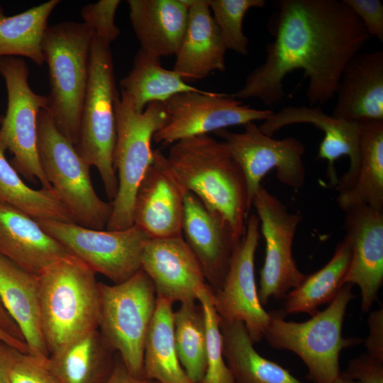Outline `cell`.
Returning a JSON list of instances; mask_svg holds the SVG:
<instances>
[{
	"instance_id": "cell-1",
	"label": "cell",
	"mask_w": 383,
	"mask_h": 383,
	"mask_svg": "<svg viewBox=\"0 0 383 383\" xmlns=\"http://www.w3.org/2000/svg\"><path fill=\"white\" fill-rule=\"evenodd\" d=\"M276 4L269 25L274 40L266 45L265 60L231 94L273 105L284 98L286 76L301 69L309 79L310 106H321L335 96L345 66L370 36L342 1L279 0Z\"/></svg>"
},
{
	"instance_id": "cell-2",
	"label": "cell",
	"mask_w": 383,
	"mask_h": 383,
	"mask_svg": "<svg viewBox=\"0 0 383 383\" xmlns=\"http://www.w3.org/2000/svg\"><path fill=\"white\" fill-rule=\"evenodd\" d=\"M167 158L185 191L221 215L240 240L250 210L246 182L224 143L209 134L183 139L170 146Z\"/></svg>"
},
{
	"instance_id": "cell-3",
	"label": "cell",
	"mask_w": 383,
	"mask_h": 383,
	"mask_svg": "<svg viewBox=\"0 0 383 383\" xmlns=\"http://www.w3.org/2000/svg\"><path fill=\"white\" fill-rule=\"evenodd\" d=\"M95 275L73 255L36 275L41 328L49 355L98 329L100 296Z\"/></svg>"
},
{
	"instance_id": "cell-4",
	"label": "cell",
	"mask_w": 383,
	"mask_h": 383,
	"mask_svg": "<svg viewBox=\"0 0 383 383\" xmlns=\"http://www.w3.org/2000/svg\"><path fill=\"white\" fill-rule=\"evenodd\" d=\"M353 284H343L323 311L304 322L287 321L280 311H272L263 338L273 348L297 355L308 368L307 377L313 383H333L340 372L341 351L359 345V338L343 336L344 317L355 297Z\"/></svg>"
},
{
	"instance_id": "cell-5",
	"label": "cell",
	"mask_w": 383,
	"mask_h": 383,
	"mask_svg": "<svg viewBox=\"0 0 383 383\" xmlns=\"http://www.w3.org/2000/svg\"><path fill=\"white\" fill-rule=\"evenodd\" d=\"M93 31L83 23L48 26L43 49L49 70L47 109L60 132L74 145L88 84Z\"/></svg>"
},
{
	"instance_id": "cell-6",
	"label": "cell",
	"mask_w": 383,
	"mask_h": 383,
	"mask_svg": "<svg viewBox=\"0 0 383 383\" xmlns=\"http://www.w3.org/2000/svg\"><path fill=\"white\" fill-rule=\"evenodd\" d=\"M118 96L110 44L94 35L88 84L74 146L85 162L97 169L111 201L118 191L113 155L116 139L115 104Z\"/></svg>"
},
{
	"instance_id": "cell-7",
	"label": "cell",
	"mask_w": 383,
	"mask_h": 383,
	"mask_svg": "<svg viewBox=\"0 0 383 383\" xmlns=\"http://www.w3.org/2000/svg\"><path fill=\"white\" fill-rule=\"evenodd\" d=\"M116 139L113 155L118 178V191L106 229L121 231L133 226V209L135 194L153 159L154 134L165 125V103L149 104L143 111L135 110L123 94L115 104Z\"/></svg>"
},
{
	"instance_id": "cell-8",
	"label": "cell",
	"mask_w": 383,
	"mask_h": 383,
	"mask_svg": "<svg viewBox=\"0 0 383 383\" xmlns=\"http://www.w3.org/2000/svg\"><path fill=\"white\" fill-rule=\"evenodd\" d=\"M38 149L47 179L71 212L75 223L105 230L112 202H106L97 195L90 177V166L58 129L47 108L38 116Z\"/></svg>"
},
{
	"instance_id": "cell-9",
	"label": "cell",
	"mask_w": 383,
	"mask_h": 383,
	"mask_svg": "<svg viewBox=\"0 0 383 383\" xmlns=\"http://www.w3.org/2000/svg\"><path fill=\"white\" fill-rule=\"evenodd\" d=\"M99 331L129 372L144 379V343L157 304L151 279L140 269L121 283L99 282Z\"/></svg>"
},
{
	"instance_id": "cell-10",
	"label": "cell",
	"mask_w": 383,
	"mask_h": 383,
	"mask_svg": "<svg viewBox=\"0 0 383 383\" xmlns=\"http://www.w3.org/2000/svg\"><path fill=\"white\" fill-rule=\"evenodd\" d=\"M28 67L21 57H0V75L7 92V109L0 119V135L13 155L11 164L28 181L35 179L43 188L52 190L38 155V121L47 108L48 98L33 91L28 83Z\"/></svg>"
},
{
	"instance_id": "cell-11",
	"label": "cell",
	"mask_w": 383,
	"mask_h": 383,
	"mask_svg": "<svg viewBox=\"0 0 383 383\" xmlns=\"http://www.w3.org/2000/svg\"><path fill=\"white\" fill-rule=\"evenodd\" d=\"M36 221L48 235L96 274L104 275L114 284L128 279L141 269L143 250L150 239L135 225L124 230L109 231L74 223Z\"/></svg>"
},
{
	"instance_id": "cell-12",
	"label": "cell",
	"mask_w": 383,
	"mask_h": 383,
	"mask_svg": "<svg viewBox=\"0 0 383 383\" xmlns=\"http://www.w3.org/2000/svg\"><path fill=\"white\" fill-rule=\"evenodd\" d=\"M244 126L241 133L221 129L214 133L223 139L243 173L250 209L255 195L262 187V179L271 170H276L277 177L282 184L294 189H301L306 181L304 144L294 137L275 139L267 135L254 122Z\"/></svg>"
},
{
	"instance_id": "cell-13",
	"label": "cell",
	"mask_w": 383,
	"mask_h": 383,
	"mask_svg": "<svg viewBox=\"0 0 383 383\" xmlns=\"http://www.w3.org/2000/svg\"><path fill=\"white\" fill-rule=\"evenodd\" d=\"M252 206L265 241L257 289L260 301L265 306L271 298L284 299L306 277L299 270L292 255V245L302 215L300 211H289L279 199L263 187L255 195Z\"/></svg>"
},
{
	"instance_id": "cell-14",
	"label": "cell",
	"mask_w": 383,
	"mask_h": 383,
	"mask_svg": "<svg viewBox=\"0 0 383 383\" xmlns=\"http://www.w3.org/2000/svg\"><path fill=\"white\" fill-rule=\"evenodd\" d=\"M167 121L153 136L155 143H174L221 129L265 121L272 110H260L244 105L231 94L200 90L177 94L165 102Z\"/></svg>"
},
{
	"instance_id": "cell-15",
	"label": "cell",
	"mask_w": 383,
	"mask_h": 383,
	"mask_svg": "<svg viewBox=\"0 0 383 383\" xmlns=\"http://www.w3.org/2000/svg\"><path fill=\"white\" fill-rule=\"evenodd\" d=\"M295 123H309L324 133L318 157L328 163L327 176L338 194L350 188L360 163V124L336 118L325 113L321 106L283 108L259 126L267 135Z\"/></svg>"
},
{
	"instance_id": "cell-16",
	"label": "cell",
	"mask_w": 383,
	"mask_h": 383,
	"mask_svg": "<svg viewBox=\"0 0 383 383\" xmlns=\"http://www.w3.org/2000/svg\"><path fill=\"white\" fill-rule=\"evenodd\" d=\"M260 236L256 213L248 216L245 233L235 245L221 289L211 293L213 306L222 320L244 323L252 341L262 340L270 313L261 304L255 277V255Z\"/></svg>"
},
{
	"instance_id": "cell-17",
	"label": "cell",
	"mask_w": 383,
	"mask_h": 383,
	"mask_svg": "<svg viewBox=\"0 0 383 383\" xmlns=\"http://www.w3.org/2000/svg\"><path fill=\"white\" fill-rule=\"evenodd\" d=\"M187 192L170 170L167 156L153 150V159L137 189L133 225L150 239L182 236Z\"/></svg>"
},
{
	"instance_id": "cell-18",
	"label": "cell",
	"mask_w": 383,
	"mask_h": 383,
	"mask_svg": "<svg viewBox=\"0 0 383 383\" xmlns=\"http://www.w3.org/2000/svg\"><path fill=\"white\" fill-rule=\"evenodd\" d=\"M182 237L203 271L213 293L221 289L238 240L229 223L199 198L187 192Z\"/></svg>"
},
{
	"instance_id": "cell-19",
	"label": "cell",
	"mask_w": 383,
	"mask_h": 383,
	"mask_svg": "<svg viewBox=\"0 0 383 383\" xmlns=\"http://www.w3.org/2000/svg\"><path fill=\"white\" fill-rule=\"evenodd\" d=\"M344 212L351 257L343 285L359 287L362 311L367 313L383 283V211L363 205Z\"/></svg>"
},
{
	"instance_id": "cell-20",
	"label": "cell",
	"mask_w": 383,
	"mask_h": 383,
	"mask_svg": "<svg viewBox=\"0 0 383 383\" xmlns=\"http://www.w3.org/2000/svg\"><path fill=\"white\" fill-rule=\"evenodd\" d=\"M141 270L151 279L157 296L172 303L195 302L199 292L208 285L182 236L150 239L143 250Z\"/></svg>"
},
{
	"instance_id": "cell-21",
	"label": "cell",
	"mask_w": 383,
	"mask_h": 383,
	"mask_svg": "<svg viewBox=\"0 0 383 383\" xmlns=\"http://www.w3.org/2000/svg\"><path fill=\"white\" fill-rule=\"evenodd\" d=\"M332 116L349 121H383V51L360 52L345 66Z\"/></svg>"
},
{
	"instance_id": "cell-22",
	"label": "cell",
	"mask_w": 383,
	"mask_h": 383,
	"mask_svg": "<svg viewBox=\"0 0 383 383\" xmlns=\"http://www.w3.org/2000/svg\"><path fill=\"white\" fill-rule=\"evenodd\" d=\"M0 255L37 275L72 254L35 219L0 204Z\"/></svg>"
},
{
	"instance_id": "cell-23",
	"label": "cell",
	"mask_w": 383,
	"mask_h": 383,
	"mask_svg": "<svg viewBox=\"0 0 383 383\" xmlns=\"http://www.w3.org/2000/svg\"><path fill=\"white\" fill-rule=\"evenodd\" d=\"M226 50L208 0H197L189 9L172 70L186 82L205 78L215 71L224 72Z\"/></svg>"
},
{
	"instance_id": "cell-24",
	"label": "cell",
	"mask_w": 383,
	"mask_h": 383,
	"mask_svg": "<svg viewBox=\"0 0 383 383\" xmlns=\"http://www.w3.org/2000/svg\"><path fill=\"white\" fill-rule=\"evenodd\" d=\"M0 301L20 329L28 355L46 365L49 353L41 328L36 275L1 255Z\"/></svg>"
},
{
	"instance_id": "cell-25",
	"label": "cell",
	"mask_w": 383,
	"mask_h": 383,
	"mask_svg": "<svg viewBox=\"0 0 383 383\" xmlns=\"http://www.w3.org/2000/svg\"><path fill=\"white\" fill-rule=\"evenodd\" d=\"M127 4L140 48L160 57L175 55L189 12L179 0H128Z\"/></svg>"
},
{
	"instance_id": "cell-26",
	"label": "cell",
	"mask_w": 383,
	"mask_h": 383,
	"mask_svg": "<svg viewBox=\"0 0 383 383\" xmlns=\"http://www.w3.org/2000/svg\"><path fill=\"white\" fill-rule=\"evenodd\" d=\"M114 353L96 329L50 353L46 367L59 383H106Z\"/></svg>"
},
{
	"instance_id": "cell-27",
	"label": "cell",
	"mask_w": 383,
	"mask_h": 383,
	"mask_svg": "<svg viewBox=\"0 0 383 383\" xmlns=\"http://www.w3.org/2000/svg\"><path fill=\"white\" fill-rule=\"evenodd\" d=\"M360 124V163L353 184L338 194L337 203L345 211L367 206L383 211V121Z\"/></svg>"
},
{
	"instance_id": "cell-28",
	"label": "cell",
	"mask_w": 383,
	"mask_h": 383,
	"mask_svg": "<svg viewBox=\"0 0 383 383\" xmlns=\"http://www.w3.org/2000/svg\"><path fill=\"white\" fill-rule=\"evenodd\" d=\"M223 355L233 383H304L288 370L260 355L244 323L221 319Z\"/></svg>"
},
{
	"instance_id": "cell-29",
	"label": "cell",
	"mask_w": 383,
	"mask_h": 383,
	"mask_svg": "<svg viewBox=\"0 0 383 383\" xmlns=\"http://www.w3.org/2000/svg\"><path fill=\"white\" fill-rule=\"evenodd\" d=\"M172 305L170 301L157 296L156 309L144 343V379L158 383H192L177 353Z\"/></svg>"
},
{
	"instance_id": "cell-30",
	"label": "cell",
	"mask_w": 383,
	"mask_h": 383,
	"mask_svg": "<svg viewBox=\"0 0 383 383\" xmlns=\"http://www.w3.org/2000/svg\"><path fill=\"white\" fill-rule=\"evenodd\" d=\"M121 94L132 101L135 110L144 111L153 102L165 103L174 95L201 89L189 85L174 71L162 67L160 57L142 48L137 52L133 67L120 82Z\"/></svg>"
},
{
	"instance_id": "cell-31",
	"label": "cell",
	"mask_w": 383,
	"mask_h": 383,
	"mask_svg": "<svg viewBox=\"0 0 383 383\" xmlns=\"http://www.w3.org/2000/svg\"><path fill=\"white\" fill-rule=\"evenodd\" d=\"M60 2L50 0L13 16H6L0 6V57H26L41 66L48 18Z\"/></svg>"
},
{
	"instance_id": "cell-32",
	"label": "cell",
	"mask_w": 383,
	"mask_h": 383,
	"mask_svg": "<svg viewBox=\"0 0 383 383\" xmlns=\"http://www.w3.org/2000/svg\"><path fill=\"white\" fill-rule=\"evenodd\" d=\"M350 257V242L345 235L328 263L317 272L306 274L297 287L288 292L282 310L283 315L306 313L312 316L320 306L331 302L343 286Z\"/></svg>"
},
{
	"instance_id": "cell-33",
	"label": "cell",
	"mask_w": 383,
	"mask_h": 383,
	"mask_svg": "<svg viewBox=\"0 0 383 383\" xmlns=\"http://www.w3.org/2000/svg\"><path fill=\"white\" fill-rule=\"evenodd\" d=\"M7 150L0 135V204L9 206L35 220L74 223V219L55 191L33 189L21 178L5 155Z\"/></svg>"
},
{
	"instance_id": "cell-34",
	"label": "cell",
	"mask_w": 383,
	"mask_h": 383,
	"mask_svg": "<svg viewBox=\"0 0 383 383\" xmlns=\"http://www.w3.org/2000/svg\"><path fill=\"white\" fill-rule=\"evenodd\" d=\"M174 344L179 362L192 383H198L206 370V328L201 304H181L173 312Z\"/></svg>"
},
{
	"instance_id": "cell-35",
	"label": "cell",
	"mask_w": 383,
	"mask_h": 383,
	"mask_svg": "<svg viewBox=\"0 0 383 383\" xmlns=\"http://www.w3.org/2000/svg\"><path fill=\"white\" fill-rule=\"evenodd\" d=\"M213 18L220 30L226 50L239 55L248 54L249 40L243 24L246 13L252 8H263L265 0H208Z\"/></svg>"
},
{
	"instance_id": "cell-36",
	"label": "cell",
	"mask_w": 383,
	"mask_h": 383,
	"mask_svg": "<svg viewBox=\"0 0 383 383\" xmlns=\"http://www.w3.org/2000/svg\"><path fill=\"white\" fill-rule=\"evenodd\" d=\"M211 293V289L207 285L197 294V300L204 312L206 328V370L198 383H233L223 355L221 318L213 306Z\"/></svg>"
},
{
	"instance_id": "cell-37",
	"label": "cell",
	"mask_w": 383,
	"mask_h": 383,
	"mask_svg": "<svg viewBox=\"0 0 383 383\" xmlns=\"http://www.w3.org/2000/svg\"><path fill=\"white\" fill-rule=\"evenodd\" d=\"M120 3L119 0H100L86 4L80 12L82 23L96 37L110 45L121 33L115 23V15Z\"/></svg>"
},
{
	"instance_id": "cell-38",
	"label": "cell",
	"mask_w": 383,
	"mask_h": 383,
	"mask_svg": "<svg viewBox=\"0 0 383 383\" xmlns=\"http://www.w3.org/2000/svg\"><path fill=\"white\" fill-rule=\"evenodd\" d=\"M359 18L370 36L383 42V4L379 0H342Z\"/></svg>"
},
{
	"instance_id": "cell-39",
	"label": "cell",
	"mask_w": 383,
	"mask_h": 383,
	"mask_svg": "<svg viewBox=\"0 0 383 383\" xmlns=\"http://www.w3.org/2000/svg\"><path fill=\"white\" fill-rule=\"evenodd\" d=\"M10 383H59L46 367L28 353H21L10 374Z\"/></svg>"
},
{
	"instance_id": "cell-40",
	"label": "cell",
	"mask_w": 383,
	"mask_h": 383,
	"mask_svg": "<svg viewBox=\"0 0 383 383\" xmlns=\"http://www.w3.org/2000/svg\"><path fill=\"white\" fill-rule=\"evenodd\" d=\"M341 372L358 383H383V361L365 353L352 359Z\"/></svg>"
},
{
	"instance_id": "cell-41",
	"label": "cell",
	"mask_w": 383,
	"mask_h": 383,
	"mask_svg": "<svg viewBox=\"0 0 383 383\" xmlns=\"http://www.w3.org/2000/svg\"><path fill=\"white\" fill-rule=\"evenodd\" d=\"M369 333L364 343L367 353L383 361V309L370 313L367 321Z\"/></svg>"
},
{
	"instance_id": "cell-42",
	"label": "cell",
	"mask_w": 383,
	"mask_h": 383,
	"mask_svg": "<svg viewBox=\"0 0 383 383\" xmlns=\"http://www.w3.org/2000/svg\"><path fill=\"white\" fill-rule=\"evenodd\" d=\"M21 353L0 340V383H10L11 369Z\"/></svg>"
},
{
	"instance_id": "cell-43",
	"label": "cell",
	"mask_w": 383,
	"mask_h": 383,
	"mask_svg": "<svg viewBox=\"0 0 383 383\" xmlns=\"http://www.w3.org/2000/svg\"><path fill=\"white\" fill-rule=\"evenodd\" d=\"M106 383H158L156 381L138 379L127 370L118 354L116 356L112 372Z\"/></svg>"
},
{
	"instance_id": "cell-44",
	"label": "cell",
	"mask_w": 383,
	"mask_h": 383,
	"mask_svg": "<svg viewBox=\"0 0 383 383\" xmlns=\"http://www.w3.org/2000/svg\"><path fill=\"white\" fill-rule=\"evenodd\" d=\"M0 325L10 334L20 340L24 341L18 326L9 315L4 306L0 301Z\"/></svg>"
},
{
	"instance_id": "cell-45",
	"label": "cell",
	"mask_w": 383,
	"mask_h": 383,
	"mask_svg": "<svg viewBox=\"0 0 383 383\" xmlns=\"http://www.w3.org/2000/svg\"><path fill=\"white\" fill-rule=\"evenodd\" d=\"M0 340L16 348L23 353L28 354V348L24 341L20 340L6 331L0 325Z\"/></svg>"
},
{
	"instance_id": "cell-46",
	"label": "cell",
	"mask_w": 383,
	"mask_h": 383,
	"mask_svg": "<svg viewBox=\"0 0 383 383\" xmlns=\"http://www.w3.org/2000/svg\"><path fill=\"white\" fill-rule=\"evenodd\" d=\"M333 383H358L342 374L341 371Z\"/></svg>"
}]
</instances>
